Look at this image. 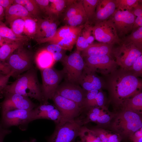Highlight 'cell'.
Listing matches in <instances>:
<instances>
[{
    "instance_id": "cell-45",
    "label": "cell",
    "mask_w": 142,
    "mask_h": 142,
    "mask_svg": "<svg viewBox=\"0 0 142 142\" xmlns=\"http://www.w3.org/2000/svg\"><path fill=\"white\" fill-rule=\"evenodd\" d=\"M11 130L3 128L0 122V142H3L5 137L12 133Z\"/></svg>"
},
{
    "instance_id": "cell-5",
    "label": "cell",
    "mask_w": 142,
    "mask_h": 142,
    "mask_svg": "<svg viewBox=\"0 0 142 142\" xmlns=\"http://www.w3.org/2000/svg\"><path fill=\"white\" fill-rule=\"evenodd\" d=\"M1 112L0 122L3 128L8 129L15 126L22 131L26 130L28 124L34 120L36 114L35 108L32 110L16 109Z\"/></svg>"
},
{
    "instance_id": "cell-37",
    "label": "cell",
    "mask_w": 142,
    "mask_h": 142,
    "mask_svg": "<svg viewBox=\"0 0 142 142\" xmlns=\"http://www.w3.org/2000/svg\"><path fill=\"white\" fill-rule=\"evenodd\" d=\"M142 0H115L116 8L121 9L131 10Z\"/></svg>"
},
{
    "instance_id": "cell-19",
    "label": "cell",
    "mask_w": 142,
    "mask_h": 142,
    "mask_svg": "<svg viewBox=\"0 0 142 142\" xmlns=\"http://www.w3.org/2000/svg\"><path fill=\"white\" fill-rule=\"evenodd\" d=\"M113 45L99 42H93L82 51L83 58L91 56L104 55H112Z\"/></svg>"
},
{
    "instance_id": "cell-26",
    "label": "cell",
    "mask_w": 142,
    "mask_h": 142,
    "mask_svg": "<svg viewBox=\"0 0 142 142\" xmlns=\"http://www.w3.org/2000/svg\"><path fill=\"white\" fill-rule=\"evenodd\" d=\"M126 110L136 113L142 110V93L141 92L132 97L124 100L122 104Z\"/></svg>"
},
{
    "instance_id": "cell-51",
    "label": "cell",
    "mask_w": 142,
    "mask_h": 142,
    "mask_svg": "<svg viewBox=\"0 0 142 142\" xmlns=\"http://www.w3.org/2000/svg\"><path fill=\"white\" fill-rule=\"evenodd\" d=\"M77 142H82L81 141H77Z\"/></svg>"
},
{
    "instance_id": "cell-25",
    "label": "cell",
    "mask_w": 142,
    "mask_h": 142,
    "mask_svg": "<svg viewBox=\"0 0 142 142\" xmlns=\"http://www.w3.org/2000/svg\"><path fill=\"white\" fill-rule=\"evenodd\" d=\"M25 42L14 41L4 44L1 46L0 47V60L5 62L14 52L23 47Z\"/></svg>"
},
{
    "instance_id": "cell-35",
    "label": "cell",
    "mask_w": 142,
    "mask_h": 142,
    "mask_svg": "<svg viewBox=\"0 0 142 142\" xmlns=\"http://www.w3.org/2000/svg\"><path fill=\"white\" fill-rule=\"evenodd\" d=\"M83 7L82 0H75L67 7L64 12V21H65L74 16Z\"/></svg>"
},
{
    "instance_id": "cell-30",
    "label": "cell",
    "mask_w": 142,
    "mask_h": 142,
    "mask_svg": "<svg viewBox=\"0 0 142 142\" xmlns=\"http://www.w3.org/2000/svg\"><path fill=\"white\" fill-rule=\"evenodd\" d=\"M24 25L23 32L28 38H34L37 28V18L27 17L23 18Z\"/></svg>"
},
{
    "instance_id": "cell-50",
    "label": "cell",
    "mask_w": 142,
    "mask_h": 142,
    "mask_svg": "<svg viewBox=\"0 0 142 142\" xmlns=\"http://www.w3.org/2000/svg\"><path fill=\"white\" fill-rule=\"evenodd\" d=\"M22 142H37V140L35 139L32 138L30 139L29 141H24Z\"/></svg>"
},
{
    "instance_id": "cell-47",
    "label": "cell",
    "mask_w": 142,
    "mask_h": 142,
    "mask_svg": "<svg viewBox=\"0 0 142 142\" xmlns=\"http://www.w3.org/2000/svg\"><path fill=\"white\" fill-rule=\"evenodd\" d=\"M14 0H0V5L5 9L14 3Z\"/></svg>"
},
{
    "instance_id": "cell-52",
    "label": "cell",
    "mask_w": 142,
    "mask_h": 142,
    "mask_svg": "<svg viewBox=\"0 0 142 142\" xmlns=\"http://www.w3.org/2000/svg\"><path fill=\"white\" fill-rule=\"evenodd\" d=\"M3 74L1 72H0V75L1 74Z\"/></svg>"
},
{
    "instance_id": "cell-28",
    "label": "cell",
    "mask_w": 142,
    "mask_h": 142,
    "mask_svg": "<svg viewBox=\"0 0 142 142\" xmlns=\"http://www.w3.org/2000/svg\"><path fill=\"white\" fill-rule=\"evenodd\" d=\"M0 36L7 40L14 41L25 42L28 39L25 36H20L16 35L1 21H0Z\"/></svg>"
},
{
    "instance_id": "cell-24",
    "label": "cell",
    "mask_w": 142,
    "mask_h": 142,
    "mask_svg": "<svg viewBox=\"0 0 142 142\" xmlns=\"http://www.w3.org/2000/svg\"><path fill=\"white\" fill-rule=\"evenodd\" d=\"M49 8L48 16L58 19L67 7L74 2L73 0H49Z\"/></svg>"
},
{
    "instance_id": "cell-15",
    "label": "cell",
    "mask_w": 142,
    "mask_h": 142,
    "mask_svg": "<svg viewBox=\"0 0 142 142\" xmlns=\"http://www.w3.org/2000/svg\"><path fill=\"white\" fill-rule=\"evenodd\" d=\"M55 93L74 102L82 108L84 107L87 93L79 85L65 82L59 85Z\"/></svg>"
},
{
    "instance_id": "cell-34",
    "label": "cell",
    "mask_w": 142,
    "mask_h": 142,
    "mask_svg": "<svg viewBox=\"0 0 142 142\" xmlns=\"http://www.w3.org/2000/svg\"><path fill=\"white\" fill-rule=\"evenodd\" d=\"M61 118L60 113L56 108L50 111L37 114L34 120L41 119H47L53 121L57 125L60 123Z\"/></svg>"
},
{
    "instance_id": "cell-32",
    "label": "cell",
    "mask_w": 142,
    "mask_h": 142,
    "mask_svg": "<svg viewBox=\"0 0 142 142\" xmlns=\"http://www.w3.org/2000/svg\"><path fill=\"white\" fill-rule=\"evenodd\" d=\"M83 6L89 23L94 18L96 9L99 0H82Z\"/></svg>"
},
{
    "instance_id": "cell-7",
    "label": "cell",
    "mask_w": 142,
    "mask_h": 142,
    "mask_svg": "<svg viewBox=\"0 0 142 142\" xmlns=\"http://www.w3.org/2000/svg\"><path fill=\"white\" fill-rule=\"evenodd\" d=\"M82 124L81 120L75 119L57 125L54 132L48 138V142H73L78 136Z\"/></svg>"
},
{
    "instance_id": "cell-21",
    "label": "cell",
    "mask_w": 142,
    "mask_h": 142,
    "mask_svg": "<svg viewBox=\"0 0 142 142\" xmlns=\"http://www.w3.org/2000/svg\"><path fill=\"white\" fill-rule=\"evenodd\" d=\"M6 22L9 24L13 21L19 18L27 17L34 18L22 6L13 3L5 10Z\"/></svg>"
},
{
    "instance_id": "cell-2",
    "label": "cell",
    "mask_w": 142,
    "mask_h": 142,
    "mask_svg": "<svg viewBox=\"0 0 142 142\" xmlns=\"http://www.w3.org/2000/svg\"><path fill=\"white\" fill-rule=\"evenodd\" d=\"M40 85L36 70L32 68L18 76L11 84L7 85L0 93L3 95L8 93L18 94L43 102Z\"/></svg>"
},
{
    "instance_id": "cell-8",
    "label": "cell",
    "mask_w": 142,
    "mask_h": 142,
    "mask_svg": "<svg viewBox=\"0 0 142 142\" xmlns=\"http://www.w3.org/2000/svg\"><path fill=\"white\" fill-rule=\"evenodd\" d=\"M92 29L95 40L98 42L113 45L116 44L119 45L122 42L110 18L95 23Z\"/></svg>"
},
{
    "instance_id": "cell-10",
    "label": "cell",
    "mask_w": 142,
    "mask_h": 142,
    "mask_svg": "<svg viewBox=\"0 0 142 142\" xmlns=\"http://www.w3.org/2000/svg\"><path fill=\"white\" fill-rule=\"evenodd\" d=\"M5 62L13 76H17L21 73L33 68L32 59L31 54L23 47L15 50Z\"/></svg>"
},
{
    "instance_id": "cell-16",
    "label": "cell",
    "mask_w": 142,
    "mask_h": 142,
    "mask_svg": "<svg viewBox=\"0 0 142 142\" xmlns=\"http://www.w3.org/2000/svg\"><path fill=\"white\" fill-rule=\"evenodd\" d=\"M37 28L34 39L39 43L50 38L55 34L57 29V19L51 16L44 18H37Z\"/></svg>"
},
{
    "instance_id": "cell-18",
    "label": "cell",
    "mask_w": 142,
    "mask_h": 142,
    "mask_svg": "<svg viewBox=\"0 0 142 142\" xmlns=\"http://www.w3.org/2000/svg\"><path fill=\"white\" fill-rule=\"evenodd\" d=\"M116 9L115 0H99L93 20L94 23L108 19Z\"/></svg>"
},
{
    "instance_id": "cell-17",
    "label": "cell",
    "mask_w": 142,
    "mask_h": 142,
    "mask_svg": "<svg viewBox=\"0 0 142 142\" xmlns=\"http://www.w3.org/2000/svg\"><path fill=\"white\" fill-rule=\"evenodd\" d=\"M79 85L85 90H101L104 87V80L97 73L86 67L84 69L79 81Z\"/></svg>"
},
{
    "instance_id": "cell-4",
    "label": "cell",
    "mask_w": 142,
    "mask_h": 142,
    "mask_svg": "<svg viewBox=\"0 0 142 142\" xmlns=\"http://www.w3.org/2000/svg\"><path fill=\"white\" fill-rule=\"evenodd\" d=\"M81 52L76 50L61 61L63 66L62 71L65 82L79 85V81L85 66Z\"/></svg>"
},
{
    "instance_id": "cell-44",
    "label": "cell",
    "mask_w": 142,
    "mask_h": 142,
    "mask_svg": "<svg viewBox=\"0 0 142 142\" xmlns=\"http://www.w3.org/2000/svg\"><path fill=\"white\" fill-rule=\"evenodd\" d=\"M103 113L100 110V113L98 115L96 114V122L97 121L100 123L104 124L108 122L109 121L110 119L109 116L107 114Z\"/></svg>"
},
{
    "instance_id": "cell-1",
    "label": "cell",
    "mask_w": 142,
    "mask_h": 142,
    "mask_svg": "<svg viewBox=\"0 0 142 142\" xmlns=\"http://www.w3.org/2000/svg\"><path fill=\"white\" fill-rule=\"evenodd\" d=\"M105 77L104 87L111 101L116 104L141 92L142 79L129 69L117 68Z\"/></svg>"
},
{
    "instance_id": "cell-20",
    "label": "cell",
    "mask_w": 142,
    "mask_h": 142,
    "mask_svg": "<svg viewBox=\"0 0 142 142\" xmlns=\"http://www.w3.org/2000/svg\"><path fill=\"white\" fill-rule=\"evenodd\" d=\"M88 23L80 32L76 43V50L81 52L94 42L93 26Z\"/></svg>"
},
{
    "instance_id": "cell-46",
    "label": "cell",
    "mask_w": 142,
    "mask_h": 142,
    "mask_svg": "<svg viewBox=\"0 0 142 142\" xmlns=\"http://www.w3.org/2000/svg\"><path fill=\"white\" fill-rule=\"evenodd\" d=\"M0 72L4 74H7L11 72L5 62L0 60Z\"/></svg>"
},
{
    "instance_id": "cell-14",
    "label": "cell",
    "mask_w": 142,
    "mask_h": 142,
    "mask_svg": "<svg viewBox=\"0 0 142 142\" xmlns=\"http://www.w3.org/2000/svg\"><path fill=\"white\" fill-rule=\"evenodd\" d=\"M3 96L4 98L0 103L1 112L16 109L32 110L37 106L29 98L18 94L8 93Z\"/></svg>"
},
{
    "instance_id": "cell-41",
    "label": "cell",
    "mask_w": 142,
    "mask_h": 142,
    "mask_svg": "<svg viewBox=\"0 0 142 142\" xmlns=\"http://www.w3.org/2000/svg\"><path fill=\"white\" fill-rule=\"evenodd\" d=\"M40 12L48 16L50 3L49 0H35Z\"/></svg>"
},
{
    "instance_id": "cell-13",
    "label": "cell",
    "mask_w": 142,
    "mask_h": 142,
    "mask_svg": "<svg viewBox=\"0 0 142 142\" xmlns=\"http://www.w3.org/2000/svg\"><path fill=\"white\" fill-rule=\"evenodd\" d=\"M110 18L120 38L132 32L136 17L133 14L132 9L128 10L116 8Z\"/></svg>"
},
{
    "instance_id": "cell-11",
    "label": "cell",
    "mask_w": 142,
    "mask_h": 142,
    "mask_svg": "<svg viewBox=\"0 0 142 142\" xmlns=\"http://www.w3.org/2000/svg\"><path fill=\"white\" fill-rule=\"evenodd\" d=\"M84 58L86 67L105 76L117 69L118 66L111 55L91 56Z\"/></svg>"
},
{
    "instance_id": "cell-27",
    "label": "cell",
    "mask_w": 142,
    "mask_h": 142,
    "mask_svg": "<svg viewBox=\"0 0 142 142\" xmlns=\"http://www.w3.org/2000/svg\"><path fill=\"white\" fill-rule=\"evenodd\" d=\"M78 27H74L67 25L62 26L57 29L53 37L42 41L40 43L48 42L50 44H54L68 35Z\"/></svg>"
},
{
    "instance_id": "cell-39",
    "label": "cell",
    "mask_w": 142,
    "mask_h": 142,
    "mask_svg": "<svg viewBox=\"0 0 142 142\" xmlns=\"http://www.w3.org/2000/svg\"><path fill=\"white\" fill-rule=\"evenodd\" d=\"M11 29L14 33L17 36H21L23 33L24 21L23 19L19 18L11 22L9 24Z\"/></svg>"
},
{
    "instance_id": "cell-33",
    "label": "cell",
    "mask_w": 142,
    "mask_h": 142,
    "mask_svg": "<svg viewBox=\"0 0 142 142\" xmlns=\"http://www.w3.org/2000/svg\"><path fill=\"white\" fill-rule=\"evenodd\" d=\"M65 22L67 25L74 27L85 24L88 20L83 7L77 13Z\"/></svg>"
},
{
    "instance_id": "cell-29",
    "label": "cell",
    "mask_w": 142,
    "mask_h": 142,
    "mask_svg": "<svg viewBox=\"0 0 142 142\" xmlns=\"http://www.w3.org/2000/svg\"><path fill=\"white\" fill-rule=\"evenodd\" d=\"M123 42L131 43L142 49V27L132 31L131 33L124 38Z\"/></svg>"
},
{
    "instance_id": "cell-49",
    "label": "cell",
    "mask_w": 142,
    "mask_h": 142,
    "mask_svg": "<svg viewBox=\"0 0 142 142\" xmlns=\"http://www.w3.org/2000/svg\"><path fill=\"white\" fill-rule=\"evenodd\" d=\"M4 9L0 5V21L3 19L4 16H5Z\"/></svg>"
},
{
    "instance_id": "cell-23",
    "label": "cell",
    "mask_w": 142,
    "mask_h": 142,
    "mask_svg": "<svg viewBox=\"0 0 142 142\" xmlns=\"http://www.w3.org/2000/svg\"><path fill=\"white\" fill-rule=\"evenodd\" d=\"M88 23L87 22L85 24L78 26L76 30L54 44L59 45L65 50L71 51L76 43L80 32Z\"/></svg>"
},
{
    "instance_id": "cell-6",
    "label": "cell",
    "mask_w": 142,
    "mask_h": 142,
    "mask_svg": "<svg viewBox=\"0 0 142 142\" xmlns=\"http://www.w3.org/2000/svg\"><path fill=\"white\" fill-rule=\"evenodd\" d=\"M142 55L141 49L130 43L123 42L113 47L112 55L118 66L129 69L136 59Z\"/></svg>"
},
{
    "instance_id": "cell-36",
    "label": "cell",
    "mask_w": 142,
    "mask_h": 142,
    "mask_svg": "<svg viewBox=\"0 0 142 142\" xmlns=\"http://www.w3.org/2000/svg\"><path fill=\"white\" fill-rule=\"evenodd\" d=\"M52 54L55 62L61 61L66 55L65 52L60 46L55 44H50L45 48Z\"/></svg>"
},
{
    "instance_id": "cell-38",
    "label": "cell",
    "mask_w": 142,
    "mask_h": 142,
    "mask_svg": "<svg viewBox=\"0 0 142 142\" xmlns=\"http://www.w3.org/2000/svg\"><path fill=\"white\" fill-rule=\"evenodd\" d=\"M23 6L34 18H39L41 12L35 0H26Z\"/></svg>"
},
{
    "instance_id": "cell-3",
    "label": "cell",
    "mask_w": 142,
    "mask_h": 142,
    "mask_svg": "<svg viewBox=\"0 0 142 142\" xmlns=\"http://www.w3.org/2000/svg\"><path fill=\"white\" fill-rule=\"evenodd\" d=\"M141 118L137 113L125 110L117 116L113 126L122 138L130 139L135 132L142 128Z\"/></svg>"
},
{
    "instance_id": "cell-48",
    "label": "cell",
    "mask_w": 142,
    "mask_h": 142,
    "mask_svg": "<svg viewBox=\"0 0 142 142\" xmlns=\"http://www.w3.org/2000/svg\"><path fill=\"white\" fill-rule=\"evenodd\" d=\"M13 42L14 41L7 40L0 36V47L4 44L10 43Z\"/></svg>"
},
{
    "instance_id": "cell-40",
    "label": "cell",
    "mask_w": 142,
    "mask_h": 142,
    "mask_svg": "<svg viewBox=\"0 0 142 142\" xmlns=\"http://www.w3.org/2000/svg\"><path fill=\"white\" fill-rule=\"evenodd\" d=\"M129 70H131L137 77L142 76V55L135 61Z\"/></svg>"
},
{
    "instance_id": "cell-43",
    "label": "cell",
    "mask_w": 142,
    "mask_h": 142,
    "mask_svg": "<svg viewBox=\"0 0 142 142\" xmlns=\"http://www.w3.org/2000/svg\"><path fill=\"white\" fill-rule=\"evenodd\" d=\"M101 90H99L97 94L93 100L92 103L93 106L97 105L100 106H102L104 104V96Z\"/></svg>"
},
{
    "instance_id": "cell-42",
    "label": "cell",
    "mask_w": 142,
    "mask_h": 142,
    "mask_svg": "<svg viewBox=\"0 0 142 142\" xmlns=\"http://www.w3.org/2000/svg\"><path fill=\"white\" fill-rule=\"evenodd\" d=\"M13 72L11 71L7 74H2L0 75V92L7 85L9 78L13 76Z\"/></svg>"
},
{
    "instance_id": "cell-31",
    "label": "cell",
    "mask_w": 142,
    "mask_h": 142,
    "mask_svg": "<svg viewBox=\"0 0 142 142\" xmlns=\"http://www.w3.org/2000/svg\"><path fill=\"white\" fill-rule=\"evenodd\" d=\"M78 136L82 142H102L96 133L93 130L81 127Z\"/></svg>"
},
{
    "instance_id": "cell-9",
    "label": "cell",
    "mask_w": 142,
    "mask_h": 142,
    "mask_svg": "<svg viewBox=\"0 0 142 142\" xmlns=\"http://www.w3.org/2000/svg\"><path fill=\"white\" fill-rule=\"evenodd\" d=\"M42 80L41 91L43 103L52 99L63 77L61 71L57 70L53 67L41 70Z\"/></svg>"
},
{
    "instance_id": "cell-12",
    "label": "cell",
    "mask_w": 142,
    "mask_h": 142,
    "mask_svg": "<svg viewBox=\"0 0 142 142\" xmlns=\"http://www.w3.org/2000/svg\"><path fill=\"white\" fill-rule=\"evenodd\" d=\"M52 99L61 115L60 122L58 124H62L68 121L75 119L82 109L76 103L56 93L55 94Z\"/></svg>"
},
{
    "instance_id": "cell-22",
    "label": "cell",
    "mask_w": 142,
    "mask_h": 142,
    "mask_svg": "<svg viewBox=\"0 0 142 142\" xmlns=\"http://www.w3.org/2000/svg\"><path fill=\"white\" fill-rule=\"evenodd\" d=\"M35 62L40 70L52 67L56 62L52 54L45 48L40 50L37 53Z\"/></svg>"
}]
</instances>
